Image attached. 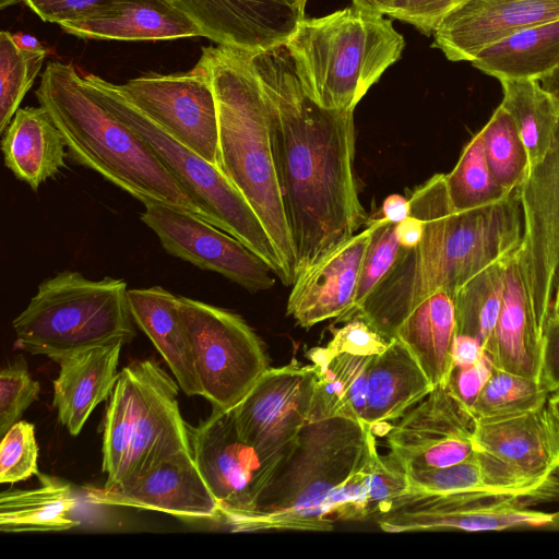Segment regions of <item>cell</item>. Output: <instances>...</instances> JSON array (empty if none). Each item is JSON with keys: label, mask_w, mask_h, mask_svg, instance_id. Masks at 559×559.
Masks as SVG:
<instances>
[{"label": "cell", "mask_w": 559, "mask_h": 559, "mask_svg": "<svg viewBox=\"0 0 559 559\" xmlns=\"http://www.w3.org/2000/svg\"><path fill=\"white\" fill-rule=\"evenodd\" d=\"M251 58L267 105L297 276L367 222L355 175L354 110L328 109L308 96L285 46Z\"/></svg>", "instance_id": "obj_1"}, {"label": "cell", "mask_w": 559, "mask_h": 559, "mask_svg": "<svg viewBox=\"0 0 559 559\" xmlns=\"http://www.w3.org/2000/svg\"><path fill=\"white\" fill-rule=\"evenodd\" d=\"M408 199L411 215L425 224L423 238L414 248H401L354 316L389 340L419 302L438 290L453 297L468 280L515 250L523 237L518 189L490 205L457 212L445 174H436Z\"/></svg>", "instance_id": "obj_2"}, {"label": "cell", "mask_w": 559, "mask_h": 559, "mask_svg": "<svg viewBox=\"0 0 559 559\" xmlns=\"http://www.w3.org/2000/svg\"><path fill=\"white\" fill-rule=\"evenodd\" d=\"M35 95L60 131L73 163L96 171L143 204H170L209 222L153 150L93 96L73 64L49 62Z\"/></svg>", "instance_id": "obj_3"}, {"label": "cell", "mask_w": 559, "mask_h": 559, "mask_svg": "<svg viewBox=\"0 0 559 559\" xmlns=\"http://www.w3.org/2000/svg\"><path fill=\"white\" fill-rule=\"evenodd\" d=\"M218 116L219 168L261 219L294 283L295 252L273 160L269 110L251 52L202 48Z\"/></svg>", "instance_id": "obj_4"}, {"label": "cell", "mask_w": 559, "mask_h": 559, "mask_svg": "<svg viewBox=\"0 0 559 559\" xmlns=\"http://www.w3.org/2000/svg\"><path fill=\"white\" fill-rule=\"evenodd\" d=\"M374 432L348 418L308 421L290 455L278 466L257 509L233 532L331 531L328 502L366 460Z\"/></svg>", "instance_id": "obj_5"}, {"label": "cell", "mask_w": 559, "mask_h": 559, "mask_svg": "<svg viewBox=\"0 0 559 559\" xmlns=\"http://www.w3.org/2000/svg\"><path fill=\"white\" fill-rule=\"evenodd\" d=\"M285 48L308 96L328 109L354 110L405 47L383 15L352 8L302 17Z\"/></svg>", "instance_id": "obj_6"}, {"label": "cell", "mask_w": 559, "mask_h": 559, "mask_svg": "<svg viewBox=\"0 0 559 559\" xmlns=\"http://www.w3.org/2000/svg\"><path fill=\"white\" fill-rule=\"evenodd\" d=\"M123 280L92 281L62 271L38 285L27 307L13 320L16 343L33 355L59 358L136 335Z\"/></svg>", "instance_id": "obj_7"}, {"label": "cell", "mask_w": 559, "mask_h": 559, "mask_svg": "<svg viewBox=\"0 0 559 559\" xmlns=\"http://www.w3.org/2000/svg\"><path fill=\"white\" fill-rule=\"evenodd\" d=\"M179 384L154 359L118 374L103 423L104 487H114L180 451H191Z\"/></svg>", "instance_id": "obj_8"}, {"label": "cell", "mask_w": 559, "mask_h": 559, "mask_svg": "<svg viewBox=\"0 0 559 559\" xmlns=\"http://www.w3.org/2000/svg\"><path fill=\"white\" fill-rule=\"evenodd\" d=\"M82 78L93 96L153 150L212 225L259 255L283 284H293L261 219L217 166L173 138L128 99L118 84L93 73Z\"/></svg>", "instance_id": "obj_9"}, {"label": "cell", "mask_w": 559, "mask_h": 559, "mask_svg": "<svg viewBox=\"0 0 559 559\" xmlns=\"http://www.w3.org/2000/svg\"><path fill=\"white\" fill-rule=\"evenodd\" d=\"M199 383L214 411L234 408L270 368L264 346L238 314L178 297Z\"/></svg>", "instance_id": "obj_10"}, {"label": "cell", "mask_w": 559, "mask_h": 559, "mask_svg": "<svg viewBox=\"0 0 559 559\" xmlns=\"http://www.w3.org/2000/svg\"><path fill=\"white\" fill-rule=\"evenodd\" d=\"M192 455L230 530L257 509L274 471L239 435L231 409L188 425Z\"/></svg>", "instance_id": "obj_11"}, {"label": "cell", "mask_w": 559, "mask_h": 559, "mask_svg": "<svg viewBox=\"0 0 559 559\" xmlns=\"http://www.w3.org/2000/svg\"><path fill=\"white\" fill-rule=\"evenodd\" d=\"M314 369L292 360L269 368L231 408L241 438L276 472L295 449L309 421Z\"/></svg>", "instance_id": "obj_12"}, {"label": "cell", "mask_w": 559, "mask_h": 559, "mask_svg": "<svg viewBox=\"0 0 559 559\" xmlns=\"http://www.w3.org/2000/svg\"><path fill=\"white\" fill-rule=\"evenodd\" d=\"M118 87L173 138L219 168L217 106L200 64L187 72H148Z\"/></svg>", "instance_id": "obj_13"}, {"label": "cell", "mask_w": 559, "mask_h": 559, "mask_svg": "<svg viewBox=\"0 0 559 559\" xmlns=\"http://www.w3.org/2000/svg\"><path fill=\"white\" fill-rule=\"evenodd\" d=\"M141 221L170 255L216 272L251 293L270 289L274 272L241 241L207 221L170 204H144Z\"/></svg>", "instance_id": "obj_14"}, {"label": "cell", "mask_w": 559, "mask_h": 559, "mask_svg": "<svg viewBox=\"0 0 559 559\" xmlns=\"http://www.w3.org/2000/svg\"><path fill=\"white\" fill-rule=\"evenodd\" d=\"M523 217V276L534 314L545 330L559 270V128L545 157L519 187Z\"/></svg>", "instance_id": "obj_15"}, {"label": "cell", "mask_w": 559, "mask_h": 559, "mask_svg": "<svg viewBox=\"0 0 559 559\" xmlns=\"http://www.w3.org/2000/svg\"><path fill=\"white\" fill-rule=\"evenodd\" d=\"M475 423L471 409L448 385H436L389 428V454L406 473L462 462L476 451Z\"/></svg>", "instance_id": "obj_16"}, {"label": "cell", "mask_w": 559, "mask_h": 559, "mask_svg": "<svg viewBox=\"0 0 559 559\" xmlns=\"http://www.w3.org/2000/svg\"><path fill=\"white\" fill-rule=\"evenodd\" d=\"M377 522L389 533L496 532L551 527L559 524V519L556 513L531 509L512 498L460 493L405 500Z\"/></svg>", "instance_id": "obj_17"}, {"label": "cell", "mask_w": 559, "mask_h": 559, "mask_svg": "<svg viewBox=\"0 0 559 559\" xmlns=\"http://www.w3.org/2000/svg\"><path fill=\"white\" fill-rule=\"evenodd\" d=\"M91 503L167 513L185 520L221 521L217 501L192 455L180 451L114 487H88Z\"/></svg>", "instance_id": "obj_18"}, {"label": "cell", "mask_w": 559, "mask_h": 559, "mask_svg": "<svg viewBox=\"0 0 559 559\" xmlns=\"http://www.w3.org/2000/svg\"><path fill=\"white\" fill-rule=\"evenodd\" d=\"M217 45L251 53L284 46L300 11L281 0H166Z\"/></svg>", "instance_id": "obj_19"}, {"label": "cell", "mask_w": 559, "mask_h": 559, "mask_svg": "<svg viewBox=\"0 0 559 559\" xmlns=\"http://www.w3.org/2000/svg\"><path fill=\"white\" fill-rule=\"evenodd\" d=\"M559 20V0H466L433 32L451 61H473L486 47L523 29Z\"/></svg>", "instance_id": "obj_20"}, {"label": "cell", "mask_w": 559, "mask_h": 559, "mask_svg": "<svg viewBox=\"0 0 559 559\" xmlns=\"http://www.w3.org/2000/svg\"><path fill=\"white\" fill-rule=\"evenodd\" d=\"M379 218L369 221L366 228L296 276L286 312L300 326L308 329L329 319H340L353 308L361 263Z\"/></svg>", "instance_id": "obj_21"}, {"label": "cell", "mask_w": 559, "mask_h": 559, "mask_svg": "<svg viewBox=\"0 0 559 559\" xmlns=\"http://www.w3.org/2000/svg\"><path fill=\"white\" fill-rule=\"evenodd\" d=\"M475 450L501 463L523 483L559 473V428L547 405L492 420H476Z\"/></svg>", "instance_id": "obj_22"}, {"label": "cell", "mask_w": 559, "mask_h": 559, "mask_svg": "<svg viewBox=\"0 0 559 559\" xmlns=\"http://www.w3.org/2000/svg\"><path fill=\"white\" fill-rule=\"evenodd\" d=\"M544 333L530 302L519 246L508 258L502 306L485 350L495 367L542 381Z\"/></svg>", "instance_id": "obj_23"}, {"label": "cell", "mask_w": 559, "mask_h": 559, "mask_svg": "<svg viewBox=\"0 0 559 559\" xmlns=\"http://www.w3.org/2000/svg\"><path fill=\"white\" fill-rule=\"evenodd\" d=\"M58 25L83 39L156 41L204 37L192 20L166 0H112Z\"/></svg>", "instance_id": "obj_24"}, {"label": "cell", "mask_w": 559, "mask_h": 559, "mask_svg": "<svg viewBox=\"0 0 559 559\" xmlns=\"http://www.w3.org/2000/svg\"><path fill=\"white\" fill-rule=\"evenodd\" d=\"M121 342L87 348L59 358L53 381L58 420L78 436L96 406L110 396L118 379Z\"/></svg>", "instance_id": "obj_25"}, {"label": "cell", "mask_w": 559, "mask_h": 559, "mask_svg": "<svg viewBox=\"0 0 559 559\" xmlns=\"http://www.w3.org/2000/svg\"><path fill=\"white\" fill-rule=\"evenodd\" d=\"M128 304L134 323L152 341L183 393L202 396L178 297L160 286L134 288L128 290Z\"/></svg>", "instance_id": "obj_26"}, {"label": "cell", "mask_w": 559, "mask_h": 559, "mask_svg": "<svg viewBox=\"0 0 559 559\" xmlns=\"http://www.w3.org/2000/svg\"><path fill=\"white\" fill-rule=\"evenodd\" d=\"M432 389L433 384L414 355L393 337L369 364L362 423L373 431L379 425L400 419Z\"/></svg>", "instance_id": "obj_27"}, {"label": "cell", "mask_w": 559, "mask_h": 559, "mask_svg": "<svg viewBox=\"0 0 559 559\" xmlns=\"http://www.w3.org/2000/svg\"><path fill=\"white\" fill-rule=\"evenodd\" d=\"M1 150L5 167L34 191L66 166L68 156L60 131L41 106L17 109L2 133Z\"/></svg>", "instance_id": "obj_28"}, {"label": "cell", "mask_w": 559, "mask_h": 559, "mask_svg": "<svg viewBox=\"0 0 559 559\" xmlns=\"http://www.w3.org/2000/svg\"><path fill=\"white\" fill-rule=\"evenodd\" d=\"M308 357L314 369L309 421L342 417L362 423L372 357L332 354L326 346L311 348Z\"/></svg>", "instance_id": "obj_29"}, {"label": "cell", "mask_w": 559, "mask_h": 559, "mask_svg": "<svg viewBox=\"0 0 559 559\" xmlns=\"http://www.w3.org/2000/svg\"><path fill=\"white\" fill-rule=\"evenodd\" d=\"M455 336L454 301L444 290L419 302L394 334L414 355L433 386L448 383Z\"/></svg>", "instance_id": "obj_30"}, {"label": "cell", "mask_w": 559, "mask_h": 559, "mask_svg": "<svg viewBox=\"0 0 559 559\" xmlns=\"http://www.w3.org/2000/svg\"><path fill=\"white\" fill-rule=\"evenodd\" d=\"M37 477L39 486L36 488L1 491V532L66 531L80 524L72 518L79 500L71 484L39 472Z\"/></svg>", "instance_id": "obj_31"}, {"label": "cell", "mask_w": 559, "mask_h": 559, "mask_svg": "<svg viewBox=\"0 0 559 559\" xmlns=\"http://www.w3.org/2000/svg\"><path fill=\"white\" fill-rule=\"evenodd\" d=\"M471 63L499 81H539L559 66V20L510 35L483 49Z\"/></svg>", "instance_id": "obj_32"}, {"label": "cell", "mask_w": 559, "mask_h": 559, "mask_svg": "<svg viewBox=\"0 0 559 559\" xmlns=\"http://www.w3.org/2000/svg\"><path fill=\"white\" fill-rule=\"evenodd\" d=\"M501 106L513 119L531 168L550 150L559 128V104L537 80H501Z\"/></svg>", "instance_id": "obj_33"}, {"label": "cell", "mask_w": 559, "mask_h": 559, "mask_svg": "<svg viewBox=\"0 0 559 559\" xmlns=\"http://www.w3.org/2000/svg\"><path fill=\"white\" fill-rule=\"evenodd\" d=\"M509 255L481 270L453 295L456 334L477 340L484 348L501 310Z\"/></svg>", "instance_id": "obj_34"}, {"label": "cell", "mask_w": 559, "mask_h": 559, "mask_svg": "<svg viewBox=\"0 0 559 559\" xmlns=\"http://www.w3.org/2000/svg\"><path fill=\"white\" fill-rule=\"evenodd\" d=\"M407 492L393 504L391 510L399 503L414 498L460 493L512 498L526 507H532L523 496L499 487L489 475L476 451L462 462L439 468L411 472L407 473Z\"/></svg>", "instance_id": "obj_35"}, {"label": "cell", "mask_w": 559, "mask_h": 559, "mask_svg": "<svg viewBox=\"0 0 559 559\" xmlns=\"http://www.w3.org/2000/svg\"><path fill=\"white\" fill-rule=\"evenodd\" d=\"M550 392L542 381L492 365L491 372L471 406L475 420H492L544 406Z\"/></svg>", "instance_id": "obj_36"}, {"label": "cell", "mask_w": 559, "mask_h": 559, "mask_svg": "<svg viewBox=\"0 0 559 559\" xmlns=\"http://www.w3.org/2000/svg\"><path fill=\"white\" fill-rule=\"evenodd\" d=\"M480 131L486 162L496 182L512 192L526 180L531 163L508 111L499 105Z\"/></svg>", "instance_id": "obj_37"}, {"label": "cell", "mask_w": 559, "mask_h": 559, "mask_svg": "<svg viewBox=\"0 0 559 559\" xmlns=\"http://www.w3.org/2000/svg\"><path fill=\"white\" fill-rule=\"evenodd\" d=\"M445 186L452 207L457 212L490 205L511 193L490 174L480 131L464 146L454 168L445 174Z\"/></svg>", "instance_id": "obj_38"}, {"label": "cell", "mask_w": 559, "mask_h": 559, "mask_svg": "<svg viewBox=\"0 0 559 559\" xmlns=\"http://www.w3.org/2000/svg\"><path fill=\"white\" fill-rule=\"evenodd\" d=\"M47 56L20 48L11 33L0 34V132L3 133L33 86Z\"/></svg>", "instance_id": "obj_39"}, {"label": "cell", "mask_w": 559, "mask_h": 559, "mask_svg": "<svg viewBox=\"0 0 559 559\" xmlns=\"http://www.w3.org/2000/svg\"><path fill=\"white\" fill-rule=\"evenodd\" d=\"M395 227V223L382 216L379 218L361 263L353 308L337 319L338 322L349 320L356 314L368 295L393 266L402 248Z\"/></svg>", "instance_id": "obj_40"}, {"label": "cell", "mask_w": 559, "mask_h": 559, "mask_svg": "<svg viewBox=\"0 0 559 559\" xmlns=\"http://www.w3.org/2000/svg\"><path fill=\"white\" fill-rule=\"evenodd\" d=\"M367 496L370 515L384 514L408 489L407 473L388 454L380 455L376 438L367 460Z\"/></svg>", "instance_id": "obj_41"}, {"label": "cell", "mask_w": 559, "mask_h": 559, "mask_svg": "<svg viewBox=\"0 0 559 559\" xmlns=\"http://www.w3.org/2000/svg\"><path fill=\"white\" fill-rule=\"evenodd\" d=\"M38 445L33 424L19 420L0 444V483L12 484L37 475Z\"/></svg>", "instance_id": "obj_42"}, {"label": "cell", "mask_w": 559, "mask_h": 559, "mask_svg": "<svg viewBox=\"0 0 559 559\" xmlns=\"http://www.w3.org/2000/svg\"><path fill=\"white\" fill-rule=\"evenodd\" d=\"M40 391L27 369L23 356L16 357L0 372V435L19 421Z\"/></svg>", "instance_id": "obj_43"}, {"label": "cell", "mask_w": 559, "mask_h": 559, "mask_svg": "<svg viewBox=\"0 0 559 559\" xmlns=\"http://www.w3.org/2000/svg\"><path fill=\"white\" fill-rule=\"evenodd\" d=\"M368 456L369 453L364 463L332 492L328 502L331 520L360 521L371 516L366 484Z\"/></svg>", "instance_id": "obj_44"}, {"label": "cell", "mask_w": 559, "mask_h": 559, "mask_svg": "<svg viewBox=\"0 0 559 559\" xmlns=\"http://www.w3.org/2000/svg\"><path fill=\"white\" fill-rule=\"evenodd\" d=\"M390 341L361 317H354L346 320L343 326L333 330L326 348L332 354L374 357L388 347Z\"/></svg>", "instance_id": "obj_45"}, {"label": "cell", "mask_w": 559, "mask_h": 559, "mask_svg": "<svg viewBox=\"0 0 559 559\" xmlns=\"http://www.w3.org/2000/svg\"><path fill=\"white\" fill-rule=\"evenodd\" d=\"M466 0H406L402 10L391 17L408 23L431 35L442 20Z\"/></svg>", "instance_id": "obj_46"}, {"label": "cell", "mask_w": 559, "mask_h": 559, "mask_svg": "<svg viewBox=\"0 0 559 559\" xmlns=\"http://www.w3.org/2000/svg\"><path fill=\"white\" fill-rule=\"evenodd\" d=\"M491 369L492 362L487 355L474 365H454L447 385L463 404L471 408L486 383Z\"/></svg>", "instance_id": "obj_47"}, {"label": "cell", "mask_w": 559, "mask_h": 559, "mask_svg": "<svg viewBox=\"0 0 559 559\" xmlns=\"http://www.w3.org/2000/svg\"><path fill=\"white\" fill-rule=\"evenodd\" d=\"M112 0H23L43 21L60 24L86 15Z\"/></svg>", "instance_id": "obj_48"}, {"label": "cell", "mask_w": 559, "mask_h": 559, "mask_svg": "<svg viewBox=\"0 0 559 559\" xmlns=\"http://www.w3.org/2000/svg\"><path fill=\"white\" fill-rule=\"evenodd\" d=\"M542 382L549 392L559 389V314H550L544 333Z\"/></svg>", "instance_id": "obj_49"}, {"label": "cell", "mask_w": 559, "mask_h": 559, "mask_svg": "<svg viewBox=\"0 0 559 559\" xmlns=\"http://www.w3.org/2000/svg\"><path fill=\"white\" fill-rule=\"evenodd\" d=\"M486 355L484 346L477 340L456 334L453 344V366L474 365Z\"/></svg>", "instance_id": "obj_50"}, {"label": "cell", "mask_w": 559, "mask_h": 559, "mask_svg": "<svg viewBox=\"0 0 559 559\" xmlns=\"http://www.w3.org/2000/svg\"><path fill=\"white\" fill-rule=\"evenodd\" d=\"M424 222L413 215L396 224L395 233L402 248H414L424 235Z\"/></svg>", "instance_id": "obj_51"}, {"label": "cell", "mask_w": 559, "mask_h": 559, "mask_svg": "<svg viewBox=\"0 0 559 559\" xmlns=\"http://www.w3.org/2000/svg\"><path fill=\"white\" fill-rule=\"evenodd\" d=\"M411 201L401 194H390L382 204V217L391 223H400L411 215Z\"/></svg>", "instance_id": "obj_52"}, {"label": "cell", "mask_w": 559, "mask_h": 559, "mask_svg": "<svg viewBox=\"0 0 559 559\" xmlns=\"http://www.w3.org/2000/svg\"><path fill=\"white\" fill-rule=\"evenodd\" d=\"M352 2L353 7L359 11L391 17L404 8L406 0H352Z\"/></svg>", "instance_id": "obj_53"}, {"label": "cell", "mask_w": 559, "mask_h": 559, "mask_svg": "<svg viewBox=\"0 0 559 559\" xmlns=\"http://www.w3.org/2000/svg\"><path fill=\"white\" fill-rule=\"evenodd\" d=\"M544 90H546L559 104V66L550 73L539 80Z\"/></svg>", "instance_id": "obj_54"}, {"label": "cell", "mask_w": 559, "mask_h": 559, "mask_svg": "<svg viewBox=\"0 0 559 559\" xmlns=\"http://www.w3.org/2000/svg\"><path fill=\"white\" fill-rule=\"evenodd\" d=\"M16 45L25 50L39 51L45 50V46L34 36L24 33L12 34Z\"/></svg>", "instance_id": "obj_55"}, {"label": "cell", "mask_w": 559, "mask_h": 559, "mask_svg": "<svg viewBox=\"0 0 559 559\" xmlns=\"http://www.w3.org/2000/svg\"><path fill=\"white\" fill-rule=\"evenodd\" d=\"M546 405L557 427L559 428V389L550 392Z\"/></svg>", "instance_id": "obj_56"}, {"label": "cell", "mask_w": 559, "mask_h": 559, "mask_svg": "<svg viewBox=\"0 0 559 559\" xmlns=\"http://www.w3.org/2000/svg\"><path fill=\"white\" fill-rule=\"evenodd\" d=\"M550 314H559V270L556 280V287Z\"/></svg>", "instance_id": "obj_57"}, {"label": "cell", "mask_w": 559, "mask_h": 559, "mask_svg": "<svg viewBox=\"0 0 559 559\" xmlns=\"http://www.w3.org/2000/svg\"><path fill=\"white\" fill-rule=\"evenodd\" d=\"M281 1L305 12V5L307 3V0H281Z\"/></svg>", "instance_id": "obj_58"}, {"label": "cell", "mask_w": 559, "mask_h": 559, "mask_svg": "<svg viewBox=\"0 0 559 559\" xmlns=\"http://www.w3.org/2000/svg\"><path fill=\"white\" fill-rule=\"evenodd\" d=\"M1 1V9H4L8 5L14 4L20 0H0Z\"/></svg>", "instance_id": "obj_59"}, {"label": "cell", "mask_w": 559, "mask_h": 559, "mask_svg": "<svg viewBox=\"0 0 559 559\" xmlns=\"http://www.w3.org/2000/svg\"><path fill=\"white\" fill-rule=\"evenodd\" d=\"M555 513H556L557 518L559 519V511H558V512H555Z\"/></svg>", "instance_id": "obj_60"}]
</instances>
